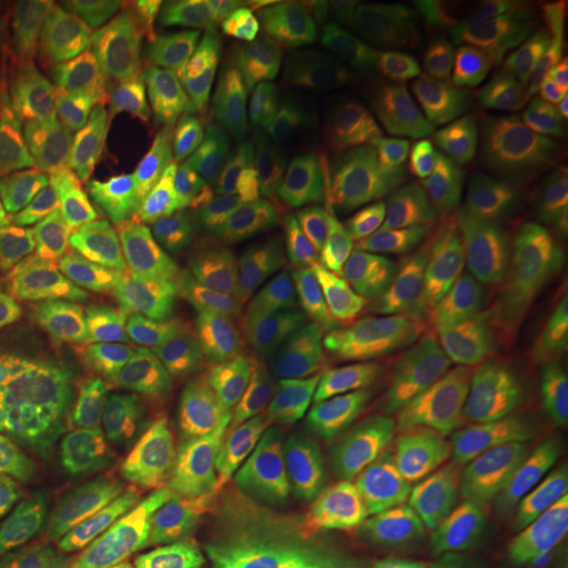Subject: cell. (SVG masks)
<instances>
[{
	"instance_id": "obj_14",
	"label": "cell",
	"mask_w": 568,
	"mask_h": 568,
	"mask_svg": "<svg viewBox=\"0 0 568 568\" xmlns=\"http://www.w3.org/2000/svg\"><path fill=\"white\" fill-rule=\"evenodd\" d=\"M215 260V224L206 209L187 213L173 248L145 276L140 339L163 365L175 363L201 316Z\"/></svg>"
},
{
	"instance_id": "obj_28",
	"label": "cell",
	"mask_w": 568,
	"mask_h": 568,
	"mask_svg": "<svg viewBox=\"0 0 568 568\" xmlns=\"http://www.w3.org/2000/svg\"><path fill=\"white\" fill-rule=\"evenodd\" d=\"M114 530L122 546L148 568H241L255 551L253 546L185 527L154 506H133Z\"/></svg>"
},
{
	"instance_id": "obj_16",
	"label": "cell",
	"mask_w": 568,
	"mask_h": 568,
	"mask_svg": "<svg viewBox=\"0 0 568 568\" xmlns=\"http://www.w3.org/2000/svg\"><path fill=\"white\" fill-rule=\"evenodd\" d=\"M98 371L116 394L119 419L143 467L192 440L194 426L150 345L140 337L124 339L98 349Z\"/></svg>"
},
{
	"instance_id": "obj_19",
	"label": "cell",
	"mask_w": 568,
	"mask_h": 568,
	"mask_svg": "<svg viewBox=\"0 0 568 568\" xmlns=\"http://www.w3.org/2000/svg\"><path fill=\"white\" fill-rule=\"evenodd\" d=\"M400 77L398 61H363L312 72L297 87L295 114L307 133L363 152Z\"/></svg>"
},
{
	"instance_id": "obj_15",
	"label": "cell",
	"mask_w": 568,
	"mask_h": 568,
	"mask_svg": "<svg viewBox=\"0 0 568 568\" xmlns=\"http://www.w3.org/2000/svg\"><path fill=\"white\" fill-rule=\"evenodd\" d=\"M68 335L41 241L21 213L16 185L7 183L0 192V356Z\"/></svg>"
},
{
	"instance_id": "obj_4",
	"label": "cell",
	"mask_w": 568,
	"mask_h": 568,
	"mask_svg": "<svg viewBox=\"0 0 568 568\" xmlns=\"http://www.w3.org/2000/svg\"><path fill=\"white\" fill-rule=\"evenodd\" d=\"M183 61L142 23L108 11L82 61V116L105 129L142 121L180 95Z\"/></svg>"
},
{
	"instance_id": "obj_13",
	"label": "cell",
	"mask_w": 568,
	"mask_h": 568,
	"mask_svg": "<svg viewBox=\"0 0 568 568\" xmlns=\"http://www.w3.org/2000/svg\"><path fill=\"white\" fill-rule=\"evenodd\" d=\"M392 560L405 568H476V520L450 488L408 480L377 514Z\"/></svg>"
},
{
	"instance_id": "obj_31",
	"label": "cell",
	"mask_w": 568,
	"mask_h": 568,
	"mask_svg": "<svg viewBox=\"0 0 568 568\" xmlns=\"http://www.w3.org/2000/svg\"><path fill=\"white\" fill-rule=\"evenodd\" d=\"M70 495V476L60 457L20 448L0 459V541H21L60 511Z\"/></svg>"
},
{
	"instance_id": "obj_45",
	"label": "cell",
	"mask_w": 568,
	"mask_h": 568,
	"mask_svg": "<svg viewBox=\"0 0 568 568\" xmlns=\"http://www.w3.org/2000/svg\"><path fill=\"white\" fill-rule=\"evenodd\" d=\"M539 164H525L511 171L506 180L504 199L497 217V236L506 251L518 248L523 224L527 217L528 199L535 185Z\"/></svg>"
},
{
	"instance_id": "obj_48",
	"label": "cell",
	"mask_w": 568,
	"mask_h": 568,
	"mask_svg": "<svg viewBox=\"0 0 568 568\" xmlns=\"http://www.w3.org/2000/svg\"><path fill=\"white\" fill-rule=\"evenodd\" d=\"M352 562H337V560H270V558L260 556L257 551H253L251 558L241 568H354Z\"/></svg>"
},
{
	"instance_id": "obj_3",
	"label": "cell",
	"mask_w": 568,
	"mask_h": 568,
	"mask_svg": "<svg viewBox=\"0 0 568 568\" xmlns=\"http://www.w3.org/2000/svg\"><path fill=\"white\" fill-rule=\"evenodd\" d=\"M16 190L21 213L42 246L114 239L110 175L65 124L37 133L23 154Z\"/></svg>"
},
{
	"instance_id": "obj_9",
	"label": "cell",
	"mask_w": 568,
	"mask_h": 568,
	"mask_svg": "<svg viewBox=\"0 0 568 568\" xmlns=\"http://www.w3.org/2000/svg\"><path fill=\"white\" fill-rule=\"evenodd\" d=\"M565 95L535 72L514 74L504 84L474 89L464 126L487 156L495 182L525 164L551 156L565 126Z\"/></svg>"
},
{
	"instance_id": "obj_5",
	"label": "cell",
	"mask_w": 568,
	"mask_h": 568,
	"mask_svg": "<svg viewBox=\"0 0 568 568\" xmlns=\"http://www.w3.org/2000/svg\"><path fill=\"white\" fill-rule=\"evenodd\" d=\"M47 272L72 337L95 349L140 337L148 274L116 236L102 244H49Z\"/></svg>"
},
{
	"instance_id": "obj_30",
	"label": "cell",
	"mask_w": 568,
	"mask_h": 568,
	"mask_svg": "<svg viewBox=\"0 0 568 568\" xmlns=\"http://www.w3.org/2000/svg\"><path fill=\"white\" fill-rule=\"evenodd\" d=\"M347 365L358 422L371 415L396 419L427 398L424 373L373 323L354 333Z\"/></svg>"
},
{
	"instance_id": "obj_54",
	"label": "cell",
	"mask_w": 568,
	"mask_h": 568,
	"mask_svg": "<svg viewBox=\"0 0 568 568\" xmlns=\"http://www.w3.org/2000/svg\"><path fill=\"white\" fill-rule=\"evenodd\" d=\"M567 161H568V140H567Z\"/></svg>"
},
{
	"instance_id": "obj_22",
	"label": "cell",
	"mask_w": 568,
	"mask_h": 568,
	"mask_svg": "<svg viewBox=\"0 0 568 568\" xmlns=\"http://www.w3.org/2000/svg\"><path fill=\"white\" fill-rule=\"evenodd\" d=\"M98 349L68 335L21 345L0 356V398L13 426L28 429L41 424L98 373Z\"/></svg>"
},
{
	"instance_id": "obj_24",
	"label": "cell",
	"mask_w": 568,
	"mask_h": 568,
	"mask_svg": "<svg viewBox=\"0 0 568 568\" xmlns=\"http://www.w3.org/2000/svg\"><path fill=\"white\" fill-rule=\"evenodd\" d=\"M354 326L347 325L326 347L323 358L293 389L265 438L281 447H310L318 438L358 422L356 394L349 379Z\"/></svg>"
},
{
	"instance_id": "obj_46",
	"label": "cell",
	"mask_w": 568,
	"mask_h": 568,
	"mask_svg": "<svg viewBox=\"0 0 568 568\" xmlns=\"http://www.w3.org/2000/svg\"><path fill=\"white\" fill-rule=\"evenodd\" d=\"M556 213H558V203H556L554 175L546 166H539L530 199H528L527 217L518 241V248L525 255H530L537 248V244L546 239L549 227L556 220Z\"/></svg>"
},
{
	"instance_id": "obj_18",
	"label": "cell",
	"mask_w": 568,
	"mask_h": 568,
	"mask_svg": "<svg viewBox=\"0 0 568 568\" xmlns=\"http://www.w3.org/2000/svg\"><path fill=\"white\" fill-rule=\"evenodd\" d=\"M344 272V260L337 253L316 265L297 304L286 312L267 344L272 361L267 427L274 424L293 389L302 384L337 333L347 325Z\"/></svg>"
},
{
	"instance_id": "obj_50",
	"label": "cell",
	"mask_w": 568,
	"mask_h": 568,
	"mask_svg": "<svg viewBox=\"0 0 568 568\" xmlns=\"http://www.w3.org/2000/svg\"><path fill=\"white\" fill-rule=\"evenodd\" d=\"M21 448L20 434L16 432L13 422L9 419V413L0 398V459L18 453Z\"/></svg>"
},
{
	"instance_id": "obj_39",
	"label": "cell",
	"mask_w": 568,
	"mask_h": 568,
	"mask_svg": "<svg viewBox=\"0 0 568 568\" xmlns=\"http://www.w3.org/2000/svg\"><path fill=\"white\" fill-rule=\"evenodd\" d=\"M119 417V400L102 373L89 375L81 386L61 403L41 424L21 429L20 443L26 450L53 453L79 447L110 419Z\"/></svg>"
},
{
	"instance_id": "obj_1",
	"label": "cell",
	"mask_w": 568,
	"mask_h": 568,
	"mask_svg": "<svg viewBox=\"0 0 568 568\" xmlns=\"http://www.w3.org/2000/svg\"><path fill=\"white\" fill-rule=\"evenodd\" d=\"M283 70L260 21L241 23L183 65L180 98L213 156L241 164L281 145Z\"/></svg>"
},
{
	"instance_id": "obj_41",
	"label": "cell",
	"mask_w": 568,
	"mask_h": 568,
	"mask_svg": "<svg viewBox=\"0 0 568 568\" xmlns=\"http://www.w3.org/2000/svg\"><path fill=\"white\" fill-rule=\"evenodd\" d=\"M432 138L434 131H426L389 156L361 159L366 178L373 183L386 211L387 225H405L410 222L419 199V185L426 173Z\"/></svg>"
},
{
	"instance_id": "obj_20",
	"label": "cell",
	"mask_w": 568,
	"mask_h": 568,
	"mask_svg": "<svg viewBox=\"0 0 568 568\" xmlns=\"http://www.w3.org/2000/svg\"><path fill=\"white\" fill-rule=\"evenodd\" d=\"M568 530L560 476L499 493L476 520V568H527Z\"/></svg>"
},
{
	"instance_id": "obj_44",
	"label": "cell",
	"mask_w": 568,
	"mask_h": 568,
	"mask_svg": "<svg viewBox=\"0 0 568 568\" xmlns=\"http://www.w3.org/2000/svg\"><path fill=\"white\" fill-rule=\"evenodd\" d=\"M417 9L424 20L426 47L429 55L443 49L466 23L488 13V4L474 0H419Z\"/></svg>"
},
{
	"instance_id": "obj_23",
	"label": "cell",
	"mask_w": 568,
	"mask_h": 568,
	"mask_svg": "<svg viewBox=\"0 0 568 568\" xmlns=\"http://www.w3.org/2000/svg\"><path fill=\"white\" fill-rule=\"evenodd\" d=\"M508 328L520 387L546 398L568 356V312L523 257L508 262Z\"/></svg>"
},
{
	"instance_id": "obj_32",
	"label": "cell",
	"mask_w": 568,
	"mask_h": 568,
	"mask_svg": "<svg viewBox=\"0 0 568 568\" xmlns=\"http://www.w3.org/2000/svg\"><path fill=\"white\" fill-rule=\"evenodd\" d=\"M194 209V203L178 190L138 185L110 175L114 236L142 264L163 260L178 241L187 213Z\"/></svg>"
},
{
	"instance_id": "obj_47",
	"label": "cell",
	"mask_w": 568,
	"mask_h": 568,
	"mask_svg": "<svg viewBox=\"0 0 568 568\" xmlns=\"http://www.w3.org/2000/svg\"><path fill=\"white\" fill-rule=\"evenodd\" d=\"M527 257L541 281L554 286H568V199L558 204L556 220L546 239Z\"/></svg>"
},
{
	"instance_id": "obj_33",
	"label": "cell",
	"mask_w": 568,
	"mask_h": 568,
	"mask_svg": "<svg viewBox=\"0 0 568 568\" xmlns=\"http://www.w3.org/2000/svg\"><path fill=\"white\" fill-rule=\"evenodd\" d=\"M305 464L314 483L342 504H358L373 495L389 467L386 448L363 422L312 443Z\"/></svg>"
},
{
	"instance_id": "obj_10",
	"label": "cell",
	"mask_w": 568,
	"mask_h": 568,
	"mask_svg": "<svg viewBox=\"0 0 568 568\" xmlns=\"http://www.w3.org/2000/svg\"><path fill=\"white\" fill-rule=\"evenodd\" d=\"M102 154L119 180L178 190L196 209L211 204L213 154L180 95L142 121L108 131Z\"/></svg>"
},
{
	"instance_id": "obj_2",
	"label": "cell",
	"mask_w": 568,
	"mask_h": 568,
	"mask_svg": "<svg viewBox=\"0 0 568 568\" xmlns=\"http://www.w3.org/2000/svg\"><path fill=\"white\" fill-rule=\"evenodd\" d=\"M232 464L260 556L270 560H354L363 539L314 487L295 453L257 438L236 448Z\"/></svg>"
},
{
	"instance_id": "obj_42",
	"label": "cell",
	"mask_w": 568,
	"mask_h": 568,
	"mask_svg": "<svg viewBox=\"0 0 568 568\" xmlns=\"http://www.w3.org/2000/svg\"><path fill=\"white\" fill-rule=\"evenodd\" d=\"M514 30L530 72L558 91H568V2H554L548 9L516 21Z\"/></svg>"
},
{
	"instance_id": "obj_8",
	"label": "cell",
	"mask_w": 568,
	"mask_h": 568,
	"mask_svg": "<svg viewBox=\"0 0 568 568\" xmlns=\"http://www.w3.org/2000/svg\"><path fill=\"white\" fill-rule=\"evenodd\" d=\"M140 490L150 506L185 527L253 546L234 464L213 440H187L143 467Z\"/></svg>"
},
{
	"instance_id": "obj_12",
	"label": "cell",
	"mask_w": 568,
	"mask_h": 568,
	"mask_svg": "<svg viewBox=\"0 0 568 568\" xmlns=\"http://www.w3.org/2000/svg\"><path fill=\"white\" fill-rule=\"evenodd\" d=\"M560 432L546 406L530 398L485 406L459 429L432 471L448 488H471L549 455Z\"/></svg>"
},
{
	"instance_id": "obj_25",
	"label": "cell",
	"mask_w": 568,
	"mask_h": 568,
	"mask_svg": "<svg viewBox=\"0 0 568 568\" xmlns=\"http://www.w3.org/2000/svg\"><path fill=\"white\" fill-rule=\"evenodd\" d=\"M63 464L72 485L68 508L82 518L114 527L133 508L143 464L119 417L72 448Z\"/></svg>"
},
{
	"instance_id": "obj_35",
	"label": "cell",
	"mask_w": 568,
	"mask_h": 568,
	"mask_svg": "<svg viewBox=\"0 0 568 568\" xmlns=\"http://www.w3.org/2000/svg\"><path fill=\"white\" fill-rule=\"evenodd\" d=\"M243 7L239 0H142L124 4V13L187 58L224 41Z\"/></svg>"
},
{
	"instance_id": "obj_53",
	"label": "cell",
	"mask_w": 568,
	"mask_h": 568,
	"mask_svg": "<svg viewBox=\"0 0 568 568\" xmlns=\"http://www.w3.org/2000/svg\"><path fill=\"white\" fill-rule=\"evenodd\" d=\"M554 392L567 403L568 406V356L567 361H565V365H562V371H560V375H558V379H556V386H554Z\"/></svg>"
},
{
	"instance_id": "obj_11",
	"label": "cell",
	"mask_w": 568,
	"mask_h": 568,
	"mask_svg": "<svg viewBox=\"0 0 568 568\" xmlns=\"http://www.w3.org/2000/svg\"><path fill=\"white\" fill-rule=\"evenodd\" d=\"M108 4L98 0L37 2L23 42L26 87L32 112L44 126H61L77 102L82 61Z\"/></svg>"
},
{
	"instance_id": "obj_17",
	"label": "cell",
	"mask_w": 568,
	"mask_h": 568,
	"mask_svg": "<svg viewBox=\"0 0 568 568\" xmlns=\"http://www.w3.org/2000/svg\"><path fill=\"white\" fill-rule=\"evenodd\" d=\"M175 377L185 400L227 447H244L267 429L272 394L267 345L225 352L209 363L183 361Z\"/></svg>"
},
{
	"instance_id": "obj_43",
	"label": "cell",
	"mask_w": 568,
	"mask_h": 568,
	"mask_svg": "<svg viewBox=\"0 0 568 568\" xmlns=\"http://www.w3.org/2000/svg\"><path fill=\"white\" fill-rule=\"evenodd\" d=\"M323 11L325 2L318 0H278L267 7L265 30L284 68H288L300 82L312 74L307 63V47L321 23Z\"/></svg>"
},
{
	"instance_id": "obj_6",
	"label": "cell",
	"mask_w": 568,
	"mask_h": 568,
	"mask_svg": "<svg viewBox=\"0 0 568 568\" xmlns=\"http://www.w3.org/2000/svg\"><path fill=\"white\" fill-rule=\"evenodd\" d=\"M495 178L485 152L464 124L448 129L427 190V230L453 265L485 281L495 264Z\"/></svg>"
},
{
	"instance_id": "obj_49",
	"label": "cell",
	"mask_w": 568,
	"mask_h": 568,
	"mask_svg": "<svg viewBox=\"0 0 568 568\" xmlns=\"http://www.w3.org/2000/svg\"><path fill=\"white\" fill-rule=\"evenodd\" d=\"M354 568H405L389 558L386 549L375 541H363L354 556Z\"/></svg>"
},
{
	"instance_id": "obj_37",
	"label": "cell",
	"mask_w": 568,
	"mask_h": 568,
	"mask_svg": "<svg viewBox=\"0 0 568 568\" xmlns=\"http://www.w3.org/2000/svg\"><path fill=\"white\" fill-rule=\"evenodd\" d=\"M440 100L443 82L434 63L415 61L371 131L358 159L389 156L406 148L417 135L436 131Z\"/></svg>"
},
{
	"instance_id": "obj_27",
	"label": "cell",
	"mask_w": 568,
	"mask_h": 568,
	"mask_svg": "<svg viewBox=\"0 0 568 568\" xmlns=\"http://www.w3.org/2000/svg\"><path fill=\"white\" fill-rule=\"evenodd\" d=\"M224 230L257 225L284 243L302 239L304 222L293 196V173L286 148L278 145L257 159L239 164L220 187Z\"/></svg>"
},
{
	"instance_id": "obj_40",
	"label": "cell",
	"mask_w": 568,
	"mask_h": 568,
	"mask_svg": "<svg viewBox=\"0 0 568 568\" xmlns=\"http://www.w3.org/2000/svg\"><path fill=\"white\" fill-rule=\"evenodd\" d=\"M518 41L497 16H480L466 23L443 47V58L450 70L467 77L504 84L518 65Z\"/></svg>"
},
{
	"instance_id": "obj_34",
	"label": "cell",
	"mask_w": 568,
	"mask_h": 568,
	"mask_svg": "<svg viewBox=\"0 0 568 568\" xmlns=\"http://www.w3.org/2000/svg\"><path fill=\"white\" fill-rule=\"evenodd\" d=\"M508 286L483 284L457 310L438 354L429 366V384L440 392H469V371L488 339L508 328Z\"/></svg>"
},
{
	"instance_id": "obj_51",
	"label": "cell",
	"mask_w": 568,
	"mask_h": 568,
	"mask_svg": "<svg viewBox=\"0 0 568 568\" xmlns=\"http://www.w3.org/2000/svg\"><path fill=\"white\" fill-rule=\"evenodd\" d=\"M9 77H11V41L0 30V102H2L4 93H7Z\"/></svg>"
},
{
	"instance_id": "obj_52",
	"label": "cell",
	"mask_w": 568,
	"mask_h": 568,
	"mask_svg": "<svg viewBox=\"0 0 568 568\" xmlns=\"http://www.w3.org/2000/svg\"><path fill=\"white\" fill-rule=\"evenodd\" d=\"M532 568H568V541H565L558 549L548 554L539 565Z\"/></svg>"
},
{
	"instance_id": "obj_7",
	"label": "cell",
	"mask_w": 568,
	"mask_h": 568,
	"mask_svg": "<svg viewBox=\"0 0 568 568\" xmlns=\"http://www.w3.org/2000/svg\"><path fill=\"white\" fill-rule=\"evenodd\" d=\"M286 156L316 246L342 255L366 230L387 225L382 201L349 145L302 133L286 148Z\"/></svg>"
},
{
	"instance_id": "obj_26",
	"label": "cell",
	"mask_w": 568,
	"mask_h": 568,
	"mask_svg": "<svg viewBox=\"0 0 568 568\" xmlns=\"http://www.w3.org/2000/svg\"><path fill=\"white\" fill-rule=\"evenodd\" d=\"M318 47L325 53H371L432 61L417 0L335 2L323 11Z\"/></svg>"
},
{
	"instance_id": "obj_29",
	"label": "cell",
	"mask_w": 568,
	"mask_h": 568,
	"mask_svg": "<svg viewBox=\"0 0 568 568\" xmlns=\"http://www.w3.org/2000/svg\"><path fill=\"white\" fill-rule=\"evenodd\" d=\"M9 568H148L122 546L112 525L60 509L30 530L9 556Z\"/></svg>"
},
{
	"instance_id": "obj_36",
	"label": "cell",
	"mask_w": 568,
	"mask_h": 568,
	"mask_svg": "<svg viewBox=\"0 0 568 568\" xmlns=\"http://www.w3.org/2000/svg\"><path fill=\"white\" fill-rule=\"evenodd\" d=\"M408 267L405 244L398 236L384 227L363 232L344 272L345 307L352 323H365L382 312L403 288Z\"/></svg>"
},
{
	"instance_id": "obj_38",
	"label": "cell",
	"mask_w": 568,
	"mask_h": 568,
	"mask_svg": "<svg viewBox=\"0 0 568 568\" xmlns=\"http://www.w3.org/2000/svg\"><path fill=\"white\" fill-rule=\"evenodd\" d=\"M485 400L476 392H440L394 422V438L413 464L434 467L459 429L476 417Z\"/></svg>"
},
{
	"instance_id": "obj_21",
	"label": "cell",
	"mask_w": 568,
	"mask_h": 568,
	"mask_svg": "<svg viewBox=\"0 0 568 568\" xmlns=\"http://www.w3.org/2000/svg\"><path fill=\"white\" fill-rule=\"evenodd\" d=\"M457 302L459 278L455 265L443 253L422 248L410 260L403 288L373 325L424 373L434 363L457 314Z\"/></svg>"
}]
</instances>
